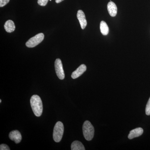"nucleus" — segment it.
<instances>
[{
  "label": "nucleus",
  "instance_id": "obj_1",
  "mask_svg": "<svg viewBox=\"0 0 150 150\" xmlns=\"http://www.w3.org/2000/svg\"><path fill=\"white\" fill-rule=\"evenodd\" d=\"M30 105L35 116L39 117L43 112V103L40 96L34 95L30 100Z\"/></svg>",
  "mask_w": 150,
  "mask_h": 150
},
{
  "label": "nucleus",
  "instance_id": "obj_2",
  "mask_svg": "<svg viewBox=\"0 0 150 150\" xmlns=\"http://www.w3.org/2000/svg\"><path fill=\"white\" fill-rule=\"evenodd\" d=\"M84 137L87 141H91L94 135V128L88 121H85L83 126Z\"/></svg>",
  "mask_w": 150,
  "mask_h": 150
},
{
  "label": "nucleus",
  "instance_id": "obj_3",
  "mask_svg": "<svg viewBox=\"0 0 150 150\" xmlns=\"http://www.w3.org/2000/svg\"><path fill=\"white\" fill-rule=\"evenodd\" d=\"M64 132V124L61 121L56 123L54 127L53 139L55 142H59L62 140Z\"/></svg>",
  "mask_w": 150,
  "mask_h": 150
},
{
  "label": "nucleus",
  "instance_id": "obj_4",
  "mask_svg": "<svg viewBox=\"0 0 150 150\" xmlns=\"http://www.w3.org/2000/svg\"><path fill=\"white\" fill-rule=\"evenodd\" d=\"M44 38V35L43 33H38L28 40L26 43V46L28 48H33L41 43Z\"/></svg>",
  "mask_w": 150,
  "mask_h": 150
},
{
  "label": "nucleus",
  "instance_id": "obj_5",
  "mask_svg": "<svg viewBox=\"0 0 150 150\" xmlns=\"http://www.w3.org/2000/svg\"><path fill=\"white\" fill-rule=\"evenodd\" d=\"M55 68L57 76L60 79H64L65 78V74L61 59H56L55 62Z\"/></svg>",
  "mask_w": 150,
  "mask_h": 150
},
{
  "label": "nucleus",
  "instance_id": "obj_6",
  "mask_svg": "<svg viewBox=\"0 0 150 150\" xmlns=\"http://www.w3.org/2000/svg\"><path fill=\"white\" fill-rule=\"evenodd\" d=\"M9 137L11 140L15 142L16 144L20 143L22 140L21 134L18 130L11 131L9 134Z\"/></svg>",
  "mask_w": 150,
  "mask_h": 150
},
{
  "label": "nucleus",
  "instance_id": "obj_7",
  "mask_svg": "<svg viewBox=\"0 0 150 150\" xmlns=\"http://www.w3.org/2000/svg\"><path fill=\"white\" fill-rule=\"evenodd\" d=\"M77 17L79 21L82 29H84L85 28L87 23L86 18L85 15L83 12L81 10L78 11L77 14Z\"/></svg>",
  "mask_w": 150,
  "mask_h": 150
},
{
  "label": "nucleus",
  "instance_id": "obj_8",
  "mask_svg": "<svg viewBox=\"0 0 150 150\" xmlns=\"http://www.w3.org/2000/svg\"><path fill=\"white\" fill-rule=\"evenodd\" d=\"M86 67L85 65H81L79 67H78L76 70L73 72L71 75L72 78L73 79H76L79 78L86 71Z\"/></svg>",
  "mask_w": 150,
  "mask_h": 150
},
{
  "label": "nucleus",
  "instance_id": "obj_9",
  "mask_svg": "<svg viewBox=\"0 0 150 150\" xmlns=\"http://www.w3.org/2000/svg\"><path fill=\"white\" fill-rule=\"evenodd\" d=\"M144 133V130L142 128H138L131 130L129 133L128 138L132 139L134 138L140 137Z\"/></svg>",
  "mask_w": 150,
  "mask_h": 150
},
{
  "label": "nucleus",
  "instance_id": "obj_10",
  "mask_svg": "<svg viewBox=\"0 0 150 150\" xmlns=\"http://www.w3.org/2000/svg\"><path fill=\"white\" fill-rule=\"evenodd\" d=\"M107 8L110 16H116L117 13V8L115 3L112 1L109 2L107 5Z\"/></svg>",
  "mask_w": 150,
  "mask_h": 150
},
{
  "label": "nucleus",
  "instance_id": "obj_11",
  "mask_svg": "<svg viewBox=\"0 0 150 150\" xmlns=\"http://www.w3.org/2000/svg\"><path fill=\"white\" fill-rule=\"evenodd\" d=\"M4 28L6 32L11 33L13 32L15 30L16 26L14 23L10 20L6 21L4 24Z\"/></svg>",
  "mask_w": 150,
  "mask_h": 150
},
{
  "label": "nucleus",
  "instance_id": "obj_12",
  "mask_svg": "<svg viewBox=\"0 0 150 150\" xmlns=\"http://www.w3.org/2000/svg\"><path fill=\"white\" fill-rule=\"evenodd\" d=\"M71 149L72 150H85L84 146L81 142L79 141H74L71 145Z\"/></svg>",
  "mask_w": 150,
  "mask_h": 150
},
{
  "label": "nucleus",
  "instance_id": "obj_13",
  "mask_svg": "<svg viewBox=\"0 0 150 150\" xmlns=\"http://www.w3.org/2000/svg\"><path fill=\"white\" fill-rule=\"evenodd\" d=\"M100 32L103 35H106L109 33V28L108 26L107 23L104 21H101L100 25Z\"/></svg>",
  "mask_w": 150,
  "mask_h": 150
},
{
  "label": "nucleus",
  "instance_id": "obj_14",
  "mask_svg": "<svg viewBox=\"0 0 150 150\" xmlns=\"http://www.w3.org/2000/svg\"><path fill=\"white\" fill-rule=\"evenodd\" d=\"M146 113L147 115H150V97L146 106Z\"/></svg>",
  "mask_w": 150,
  "mask_h": 150
},
{
  "label": "nucleus",
  "instance_id": "obj_15",
  "mask_svg": "<svg viewBox=\"0 0 150 150\" xmlns=\"http://www.w3.org/2000/svg\"><path fill=\"white\" fill-rule=\"evenodd\" d=\"M48 0H38V4L40 6H45L48 2Z\"/></svg>",
  "mask_w": 150,
  "mask_h": 150
},
{
  "label": "nucleus",
  "instance_id": "obj_16",
  "mask_svg": "<svg viewBox=\"0 0 150 150\" xmlns=\"http://www.w3.org/2000/svg\"><path fill=\"white\" fill-rule=\"evenodd\" d=\"M10 0H0V7H3L8 4Z\"/></svg>",
  "mask_w": 150,
  "mask_h": 150
},
{
  "label": "nucleus",
  "instance_id": "obj_17",
  "mask_svg": "<svg viewBox=\"0 0 150 150\" xmlns=\"http://www.w3.org/2000/svg\"><path fill=\"white\" fill-rule=\"evenodd\" d=\"M0 150H10V149L7 145L5 144H2L0 146Z\"/></svg>",
  "mask_w": 150,
  "mask_h": 150
},
{
  "label": "nucleus",
  "instance_id": "obj_18",
  "mask_svg": "<svg viewBox=\"0 0 150 150\" xmlns=\"http://www.w3.org/2000/svg\"><path fill=\"white\" fill-rule=\"evenodd\" d=\"M64 1V0H56V2L57 3V4H59V3H61V2H62V1Z\"/></svg>",
  "mask_w": 150,
  "mask_h": 150
},
{
  "label": "nucleus",
  "instance_id": "obj_19",
  "mask_svg": "<svg viewBox=\"0 0 150 150\" xmlns=\"http://www.w3.org/2000/svg\"><path fill=\"white\" fill-rule=\"evenodd\" d=\"M1 102V100H0V103Z\"/></svg>",
  "mask_w": 150,
  "mask_h": 150
},
{
  "label": "nucleus",
  "instance_id": "obj_20",
  "mask_svg": "<svg viewBox=\"0 0 150 150\" xmlns=\"http://www.w3.org/2000/svg\"><path fill=\"white\" fill-rule=\"evenodd\" d=\"M50 1H51V0H50Z\"/></svg>",
  "mask_w": 150,
  "mask_h": 150
}]
</instances>
